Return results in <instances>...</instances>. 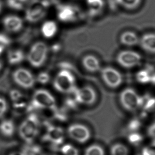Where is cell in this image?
Listing matches in <instances>:
<instances>
[{
	"label": "cell",
	"mask_w": 155,
	"mask_h": 155,
	"mask_svg": "<svg viewBox=\"0 0 155 155\" xmlns=\"http://www.w3.org/2000/svg\"><path fill=\"white\" fill-rule=\"evenodd\" d=\"M13 81L22 88L29 89L34 86L36 80L32 73L28 69L18 68L13 72Z\"/></svg>",
	"instance_id": "obj_8"
},
{
	"label": "cell",
	"mask_w": 155,
	"mask_h": 155,
	"mask_svg": "<svg viewBox=\"0 0 155 155\" xmlns=\"http://www.w3.org/2000/svg\"><path fill=\"white\" fill-rule=\"evenodd\" d=\"M58 31V25L55 22L48 20L45 22L41 27V32L44 37L51 38L54 37Z\"/></svg>",
	"instance_id": "obj_19"
},
{
	"label": "cell",
	"mask_w": 155,
	"mask_h": 155,
	"mask_svg": "<svg viewBox=\"0 0 155 155\" xmlns=\"http://www.w3.org/2000/svg\"><path fill=\"white\" fill-rule=\"evenodd\" d=\"M63 155H79V151L75 147L70 144H65L61 148Z\"/></svg>",
	"instance_id": "obj_28"
},
{
	"label": "cell",
	"mask_w": 155,
	"mask_h": 155,
	"mask_svg": "<svg viewBox=\"0 0 155 155\" xmlns=\"http://www.w3.org/2000/svg\"><path fill=\"white\" fill-rule=\"evenodd\" d=\"M32 104L35 107L45 110H54L56 107L54 96L45 89H38L35 92L32 96Z\"/></svg>",
	"instance_id": "obj_5"
},
{
	"label": "cell",
	"mask_w": 155,
	"mask_h": 155,
	"mask_svg": "<svg viewBox=\"0 0 155 155\" xmlns=\"http://www.w3.org/2000/svg\"><path fill=\"white\" fill-rule=\"evenodd\" d=\"M151 83L155 85V73L153 74V77H152V79H151Z\"/></svg>",
	"instance_id": "obj_37"
},
{
	"label": "cell",
	"mask_w": 155,
	"mask_h": 155,
	"mask_svg": "<svg viewBox=\"0 0 155 155\" xmlns=\"http://www.w3.org/2000/svg\"><path fill=\"white\" fill-rule=\"evenodd\" d=\"M101 75L106 84L113 88L120 86L123 81L121 73L112 67H105L101 69Z\"/></svg>",
	"instance_id": "obj_11"
},
{
	"label": "cell",
	"mask_w": 155,
	"mask_h": 155,
	"mask_svg": "<svg viewBox=\"0 0 155 155\" xmlns=\"http://www.w3.org/2000/svg\"><path fill=\"white\" fill-rule=\"evenodd\" d=\"M120 40L123 45L134 46L139 44L140 38L135 32L127 31L121 34Z\"/></svg>",
	"instance_id": "obj_17"
},
{
	"label": "cell",
	"mask_w": 155,
	"mask_h": 155,
	"mask_svg": "<svg viewBox=\"0 0 155 155\" xmlns=\"http://www.w3.org/2000/svg\"><path fill=\"white\" fill-rule=\"evenodd\" d=\"M24 97L25 96L18 91H13L11 93V99L15 107H23L25 105H26V100Z\"/></svg>",
	"instance_id": "obj_23"
},
{
	"label": "cell",
	"mask_w": 155,
	"mask_h": 155,
	"mask_svg": "<svg viewBox=\"0 0 155 155\" xmlns=\"http://www.w3.org/2000/svg\"><path fill=\"white\" fill-rule=\"evenodd\" d=\"M142 56L138 52L125 50L120 52L116 57L117 62L121 67L130 69L137 66L141 63Z\"/></svg>",
	"instance_id": "obj_7"
},
{
	"label": "cell",
	"mask_w": 155,
	"mask_h": 155,
	"mask_svg": "<svg viewBox=\"0 0 155 155\" xmlns=\"http://www.w3.org/2000/svg\"><path fill=\"white\" fill-rule=\"evenodd\" d=\"M3 66V62L2 60L0 58V70L2 69Z\"/></svg>",
	"instance_id": "obj_39"
},
{
	"label": "cell",
	"mask_w": 155,
	"mask_h": 155,
	"mask_svg": "<svg viewBox=\"0 0 155 155\" xmlns=\"http://www.w3.org/2000/svg\"><path fill=\"white\" fill-rule=\"evenodd\" d=\"M87 5L89 14L94 17L98 15L103 11L105 2L104 0H87Z\"/></svg>",
	"instance_id": "obj_18"
},
{
	"label": "cell",
	"mask_w": 155,
	"mask_h": 155,
	"mask_svg": "<svg viewBox=\"0 0 155 155\" xmlns=\"http://www.w3.org/2000/svg\"></svg>",
	"instance_id": "obj_41"
},
{
	"label": "cell",
	"mask_w": 155,
	"mask_h": 155,
	"mask_svg": "<svg viewBox=\"0 0 155 155\" xmlns=\"http://www.w3.org/2000/svg\"><path fill=\"white\" fill-rule=\"evenodd\" d=\"M144 99L141 97L133 89L126 88L120 95L121 104L126 110L129 111H136L143 105Z\"/></svg>",
	"instance_id": "obj_4"
},
{
	"label": "cell",
	"mask_w": 155,
	"mask_h": 155,
	"mask_svg": "<svg viewBox=\"0 0 155 155\" xmlns=\"http://www.w3.org/2000/svg\"><path fill=\"white\" fill-rule=\"evenodd\" d=\"M155 73L152 68L148 67L138 71L136 74V79L138 82L142 84L151 83L153 74Z\"/></svg>",
	"instance_id": "obj_21"
},
{
	"label": "cell",
	"mask_w": 155,
	"mask_h": 155,
	"mask_svg": "<svg viewBox=\"0 0 155 155\" xmlns=\"http://www.w3.org/2000/svg\"><path fill=\"white\" fill-rule=\"evenodd\" d=\"M144 113L155 114V98L150 97L146 100L143 104Z\"/></svg>",
	"instance_id": "obj_25"
},
{
	"label": "cell",
	"mask_w": 155,
	"mask_h": 155,
	"mask_svg": "<svg viewBox=\"0 0 155 155\" xmlns=\"http://www.w3.org/2000/svg\"><path fill=\"white\" fill-rule=\"evenodd\" d=\"M53 87L56 91L62 94L73 93L77 88L75 77L68 70H61L54 78Z\"/></svg>",
	"instance_id": "obj_2"
},
{
	"label": "cell",
	"mask_w": 155,
	"mask_h": 155,
	"mask_svg": "<svg viewBox=\"0 0 155 155\" xmlns=\"http://www.w3.org/2000/svg\"><path fill=\"white\" fill-rule=\"evenodd\" d=\"M39 124L37 116L35 114H30L20 125L18 132L20 138L27 143L32 142L38 132Z\"/></svg>",
	"instance_id": "obj_1"
},
{
	"label": "cell",
	"mask_w": 155,
	"mask_h": 155,
	"mask_svg": "<svg viewBox=\"0 0 155 155\" xmlns=\"http://www.w3.org/2000/svg\"><path fill=\"white\" fill-rule=\"evenodd\" d=\"M24 58L25 55L21 50H12L8 54V62L11 65L18 64L24 61Z\"/></svg>",
	"instance_id": "obj_22"
},
{
	"label": "cell",
	"mask_w": 155,
	"mask_h": 155,
	"mask_svg": "<svg viewBox=\"0 0 155 155\" xmlns=\"http://www.w3.org/2000/svg\"><path fill=\"white\" fill-rule=\"evenodd\" d=\"M38 83L41 84H47L50 80V76L48 73L45 72H42L39 74L36 79Z\"/></svg>",
	"instance_id": "obj_32"
},
{
	"label": "cell",
	"mask_w": 155,
	"mask_h": 155,
	"mask_svg": "<svg viewBox=\"0 0 155 155\" xmlns=\"http://www.w3.org/2000/svg\"><path fill=\"white\" fill-rule=\"evenodd\" d=\"M79 11L76 8L70 5H64L59 7L58 18L60 21L65 22H72L77 19Z\"/></svg>",
	"instance_id": "obj_12"
},
{
	"label": "cell",
	"mask_w": 155,
	"mask_h": 155,
	"mask_svg": "<svg viewBox=\"0 0 155 155\" xmlns=\"http://www.w3.org/2000/svg\"><path fill=\"white\" fill-rule=\"evenodd\" d=\"M8 110V104L6 100L2 97H0V118L6 114Z\"/></svg>",
	"instance_id": "obj_34"
},
{
	"label": "cell",
	"mask_w": 155,
	"mask_h": 155,
	"mask_svg": "<svg viewBox=\"0 0 155 155\" xmlns=\"http://www.w3.org/2000/svg\"><path fill=\"white\" fill-rule=\"evenodd\" d=\"M3 25L9 32H17L21 29L23 27V21L18 16L9 15L3 19Z\"/></svg>",
	"instance_id": "obj_13"
},
{
	"label": "cell",
	"mask_w": 155,
	"mask_h": 155,
	"mask_svg": "<svg viewBox=\"0 0 155 155\" xmlns=\"http://www.w3.org/2000/svg\"><path fill=\"white\" fill-rule=\"evenodd\" d=\"M48 53V46L45 43L41 41L36 42L32 45L28 52V62L33 67L39 68L45 62Z\"/></svg>",
	"instance_id": "obj_3"
},
{
	"label": "cell",
	"mask_w": 155,
	"mask_h": 155,
	"mask_svg": "<svg viewBox=\"0 0 155 155\" xmlns=\"http://www.w3.org/2000/svg\"><path fill=\"white\" fill-rule=\"evenodd\" d=\"M9 155H24L22 153L19 152H14V153H11Z\"/></svg>",
	"instance_id": "obj_38"
},
{
	"label": "cell",
	"mask_w": 155,
	"mask_h": 155,
	"mask_svg": "<svg viewBox=\"0 0 155 155\" xmlns=\"http://www.w3.org/2000/svg\"><path fill=\"white\" fill-rule=\"evenodd\" d=\"M112 155H128L127 147L121 143L114 144L111 148Z\"/></svg>",
	"instance_id": "obj_26"
},
{
	"label": "cell",
	"mask_w": 155,
	"mask_h": 155,
	"mask_svg": "<svg viewBox=\"0 0 155 155\" xmlns=\"http://www.w3.org/2000/svg\"><path fill=\"white\" fill-rule=\"evenodd\" d=\"M128 140L131 144L138 146L143 141V137L137 132H132L128 137Z\"/></svg>",
	"instance_id": "obj_30"
},
{
	"label": "cell",
	"mask_w": 155,
	"mask_h": 155,
	"mask_svg": "<svg viewBox=\"0 0 155 155\" xmlns=\"http://www.w3.org/2000/svg\"><path fill=\"white\" fill-rule=\"evenodd\" d=\"M2 5L1 2L0 1V13H1V12L2 11Z\"/></svg>",
	"instance_id": "obj_40"
},
{
	"label": "cell",
	"mask_w": 155,
	"mask_h": 155,
	"mask_svg": "<svg viewBox=\"0 0 155 155\" xmlns=\"http://www.w3.org/2000/svg\"><path fill=\"white\" fill-rule=\"evenodd\" d=\"M139 44L146 52L155 53V33H147L143 35L140 39Z\"/></svg>",
	"instance_id": "obj_16"
},
{
	"label": "cell",
	"mask_w": 155,
	"mask_h": 155,
	"mask_svg": "<svg viewBox=\"0 0 155 155\" xmlns=\"http://www.w3.org/2000/svg\"><path fill=\"white\" fill-rule=\"evenodd\" d=\"M120 6L128 10H134L140 5L141 0H116Z\"/></svg>",
	"instance_id": "obj_24"
},
{
	"label": "cell",
	"mask_w": 155,
	"mask_h": 155,
	"mask_svg": "<svg viewBox=\"0 0 155 155\" xmlns=\"http://www.w3.org/2000/svg\"><path fill=\"white\" fill-rule=\"evenodd\" d=\"M49 3L44 0H34L29 4L26 11V19L30 22H36L43 19Z\"/></svg>",
	"instance_id": "obj_6"
},
{
	"label": "cell",
	"mask_w": 155,
	"mask_h": 155,
	"mask_svg": "<svg viewBox=\"0 0 155 155\" xmlns=\"http://www.w3.org/2000/svg\"><path fill=\"white\" fill-rule=\"evenodd\" d=\"M142 155H155V145L145 147L142 150Z\"/></svg>",
	"instance_id": "obj_35"
},
{
	"label": "cell",
	"mask_w": 155,
	"mask_h": 155,
	"mask_svg": "<svg viewBox=\"0 0 155 155\" xmlns=\"http://www.w3.org/2000/svg\"><path fill=\"white\" fill-rule=\"evenodd\" d=\"M82 65L87 71L92 73L101 70V65L98 58L93 55H88L82 59Z\"/></svg>",
	"instance_id": "obj_15"
},
{
	"label": "cell",
	"mask_w": 155,
	"mask_h": 155,
	"mask_svg": "<svg viewBox=\"0 0 155 155\" xmlns=\"http://www.w3.org/2000/svg\"><path fill=\"white\" fill-rule=\"evenodd\" d=\"M46 139L56 145L62 144L64 140V132L59 127L50 126L46 131Z\"/></svg>",
	"instance_id": "obj_14"
},
{
	"label": "cell",
	"mask_w": 155,
	"mask_h": 155,
	"mask_svg": "<svg viewBox=\"0 0 155 155\" xmlns=\"http://www.w3.org/2000/svg\"><path fill=\"white\" fill-rule=\"evenodd\" d=\"M28 0H7V5L11 9L20 10L24 8Z\"/></svg>",
	"instance_id": "obj_29"
},
{
	"label": "cell",
	"mask_w": 155,
	"mask_h": 155,
	"mask_svg": "<svg viewBox=\"0 0 155 155\" xmlns=\"http://www.w3.org/2000/svg\"><path fill=\"white\" fill-rule=\"evenodd\" d=\"M84 155H104V151L99 145L93 144L86 149Z\"/></svg>",
	"instance_id": "obj_27"
},
{
	"label": "cell",
	"mask_w": 155,
	"mask_h": 155,
	"mask_svg": "<svg viewBox=\"0 0 155 155\" xmlns=\"http://www.w3.org/2000/svg\"><path fill=\"white\" fill-rule=\"evenodd\" d=\"M15 130V124L10 120H5L0 123V133L5 137H12Z\"/></svg>",
	"instance_id": "obj_20"
},
{
	"label": "cell",
	"mask_w": 155,
	"mask_h": 155,
	"mask_svg": "<svg viewBox=\"0 0 155 155\" xmlns=\"http://www.w3.org/2000/svg\"><path fill=\"white\" fill-rule=\"evenodd\" d=\"M73 99L77 103L84 105H91L96 99V94L90 86L76 88L73 93Z\"/></svg>",
	"instance_id": "obj_9"
},
{
	"label": "cell",
	"mask_w": 155,
	"mask_h": 155,
	"mask_svg": "<svg viewBox=\"0 0 155 155\" xmlns=\"http://www.w3.org/2000/svg\"><path fill=\"white\" fill-rule=\"evenodd\" d=\"M141 127L140 121L137 119H134L130 122L128 125V129L132 132H136Z\"/></svg>",
	"instance_id": "obj_33"
},
{
	"label": "cell",
	"mask_w": 155,
	"mask_h": 155,
	"mask_svg": "<svg viewBox=\"0 0 155 155\" xmlns=\"http://www.w3.org/2000/svg\"><path fill=\"white\" fill-rule=\"evenodd\" d=\"M67 132L71 139L80 143L87 142L91 138V132L88 128L79 123L70 125Z\"/></svg>",
	"instance_id": "obj_10"
},
{
	"label": "cell",
	"mask_w": 155,
	"mask_h": 155,
	"mask_svg": "<svg viewBox=\"0 0 155 155\" xmlns=\"http://www.w3.org/2000/svg\"><path fill=\"white\" fill-rule=\"evenodd\" d=\"M10 44V39L8 37L2 34H0V55Z\"/></svg>",
	"instance_id": "obj_31"
},
{
	"label": "cell",
	"mask_w": 155,
	"mask_h": 155,
	"mask_svg": "<svg viewBox=\"0 0 155 155\" xmlns=\"http://www.w3.org/2000/svg\"><path fill=\"white\" fill-rule=\"evenodd\" d=\"M148 134L151 138L155 139V122L153 123L149 127Z\"/></svg>",
	"instance_id": "obj_36"
}]
</instances>
